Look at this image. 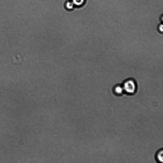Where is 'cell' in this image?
<instances>
[{
  "label": "cell",
  "mask_w": 163,
  "mask_h": 163,
  "mask_svg": "<svg viewBox=\"0 0 163 163\" xmlns=\"http://www.w3.org/2000/svg\"><path fill=\"white\" fill-rule=\"evenodd\" d=\"M124 91L123 87L121 86H118L115 87V91L116 94H122Z\"/></svg>",
  "instance_id": "obj_4"
},
{
  "label": "cell",
  "mask_w": 163,
  "mask_h": 163,
  "mask_svg": "<svg viewBox=\"0 0 163 163\" xmlns=\"http://www.w3.org/2000/svg\"><path fill=\"white\" fill-rule=\"evenodd\" d=\"M65 6L67 9L69 10H72L74 9V5L72 1H68L66 3Z\"/></svg>",
  "instance_id": "obj_3"
},
{
  "label": "cell",
  "mask_w": 163,
  "mask_h": 163,
  "mask_svg": "<svg viewBox=\"0 0 163 163\" xmlns=\"http://www.w3.org/2000/svg\"><path fill=\"white\" fill-rule=\"evenodd\" d=\"M85 0H72L74 5L77 6H82L84 3Z\"/></svg>",
  "instance_id": "obj_2"
},
{
  "label": "cell",
  "mask_w": 163,
  "mask_h": 163,
  "mask_svg": "<svg viewBox=\"0 0 163 163\" xmlns=\"http://www.w3.org/2000/svg\"><path fill=\"white\" fill-rule=\"evenodd\" d=\"M124 90L129 94H133L136 91V83L132 80L126 81L124 83L123 86Z\"/></svg>",
  "instance_id": "obj_1"
},
{
  "label": "cell",
  "mask_w": 163,
  "mask_h": 163,
  "mask_svg": "<svg viewBox=\"0 0 163 163\" xmlns=\"http://www.w3.org/2000/svg\"><path fill=\"white\" fill-rule=\"evenodd\" d=\"M163 151H160L157 154V158L160 162H162L163 161Z\"/></svg>",
  "instance_id": "obj_5"
},
{
  "label": "cell",
  "mask_w": 163,
  "mask_h": 163,
  "mask_svg": "<svg viewBox=\"0 0 163 163\" xmlns=\"http://www.w3.org/2000/svg\"><path fill=\"white\" fill-rule=\"evenodd\" d=\"M158 30L160 32L162 33L163 31V25L162 24H161L159 25L158 27Z\"/></svg>",
  "instance_id": "obj_6"
}]
</instances>
